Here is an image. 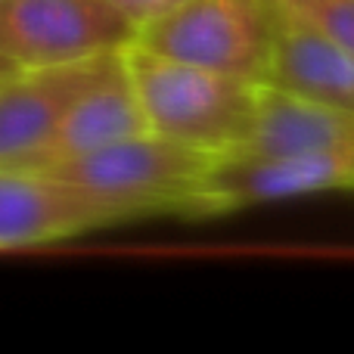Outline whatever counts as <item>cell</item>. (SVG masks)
Here are the masks:
<instances>
[{"label":"cell","instance_id":"8fae6325","mask_svg":"<svg viewBox=\"0 0 354 354\" xmlns=\"http://www.w3.org/2000/svg\"><path fill=\"white\" fill-rule=\"evenodd\" d=\"M106 3H109L112 10L134 28V37H137V31L147 28V25H153L156 19L168 16L174 6L183 3V0H106Z\"/></svg>","mask_w":354,"mask_h":354},{"label":"cell","instance_id":"52a82bcc","mask_svg":"<svg viewBox=\"0 0 354 354\" xmlns=\"http://www.w3.org/2000/svg\"><path fill=\"white\" fill-rule=\"evenodd\" d=\"M109 227V218L41 168L0 165V252L56 243Z\"/></svg>","mask_w":354,"mask_h":354},{"label":"cell","instance_id":"7c38bea8","mask_svg":"<svg viewBox=\"0 0 354 354\" xmlns=\"http://www.w3.org/2000/svg\"><path fill=\"white\" fill-rule=\"evenodd\" d=\"M16 72V66H12V62H6V59H0V81L6 78V75H12Z\"/></svg>","mask_w":354,"mask_h":354},{"label":"cell","instance_id":"5b68a950","mask_svg":"<svg viewBox=\"0 0 354 354\" xmlns=\"http://www.w3.org/2000/svg\"><path fill=\"white\" fill-rule=\"evenodd\" d=\"M339 189L354 193V147L311 156H221L199 193L196 218Z\"/></svg>","mask_w":354,"mask_h":354},{"label":"cell","instance_id":"6da1fadb","mask_svg":"<svg viewBox=\"0 0 354 354\" xmlns=\"http://www.w3.org/2000/svg\"><path fill=\"white\" fill-rule=\"evenodd\" d=\"M122 66L153 134L214 156H230L249 140L258 115V81L171 59L137 41L122 47Z\"/></svg>","mask_w":354,"mask_h":354},{"label":"cell","instance_id":"9c48e42d","mask_svg":"<svg viewBox=\"0 0 354 354\" xmlns=\"http://www.w3.org/2000/svg\"><path fill=\"white\" fill-rule=\"evenodd\" d=\"M264 84L314 103L354 109V53L320 28L277 10L274 56Z\"/></svg>","mask_w":354,"mask_h":354},{"label":"cell","instance_id":"7a4b0ae2","mask_svg":"<svg viewBox=\"0 0 354 354\" xmlns=\"http://www.w3.org/2000/svg\"><path fill=\"white\" fill-rule=\"evenodd\" d=\"M218 159L214 153L147 131L41 171L84 193L109 224H118L147 214L196 218L199 193Z\"/></svg>","mask_w":354,"mask_h":354},{"label":"cell","instance_id":"277c9868","mask_svg":"<svg viewBox=\"0 0 354 354\" xmlns=\"http://www.w3.org/2000/svg\"><path fill=\"white\" fill-rule=\"evenodd\" d=\"M131 41L134 28L106 0H0V59L16 68L68 66Z\"/></svg>","mask_w":354,"mask_h":354},{"label":"cell","instance_id":"3957f363","mask_svg":"<svg viewBox=\"0 0 354 354\" xmlns=\"http://www.w3.org/2000/svg\"><path fill=\"white\" fill-rule=\"evenodd\" d=\"M277 10L270 0H183L134 41L171 59L264 84L274 56Z\"/></svg>","mask_w":354,"mask_h":354},{"label":"cell","instance_id":"ba28073f","mask_svg":"<svg viewBox=\"0 0 354 354\" xmlns=\"http://www.w3.org/2000/svg\"><path fill=\"white\" fill-rule=\"evenodd\" d=\"M149 122L143 115V106L131 78L124 75L122 53L112 62V68L100 81H93L53 124L47 140L16 168H50L59 162H72L81 156H91L112 143H122L128 137L147 134Z\"/></svg>","mask_w":354,"mask_h":354},{"label":"cell","instance_id":"8992f818","mask_svg":"<svg viewBox=\"0 0 354 354\" xmlns=\"http://www.w3.org/2000/svg\"><path fill=\"white\" fill-rule=\"evenodd\" d=\"M118 53L6 75L0 81V165H22L47 140L62 112L109 72Z\"/></svg>","mask_w":354,"mask_h":354},{"label":"cell","instance_id":"30bf717a","mask_svg":"<svg viewBox=\"0 0 354 354\" xmlns=\"http://www.w3.org/2000/svg\"><path fill=\"white\" fill-rule=\"evenodd\" d=\"M286 16L320 28L354 53V0H270Z\"/></svg>","mask_w":354,"mask_h":354}]
</instances>
